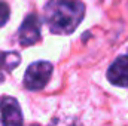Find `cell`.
Returning <instances> with one entry per match:
<instances>
[{
  "instance_id": "cell-1",
  "label": "cell",
  "mask_w": 128,
  "mask_h": 126,
  "mask_svg": "<svg viewBox=\"0 0 128 126\" xmlns=\"http://www.w3.org/2000/svg\"><path fill=\"white\" fill-rule=\"evenodd\" d=\"M85 15V4L80 0H49L45 6V21L51 33H73Z\"/></svg>"
},
{
  "instance_id": "cell-2",
  "label": "cell",
  "mask_w": 128,
  "mask_h": 126,
  "mask_svg": "<svg viewBox=\"0 0 128 126\" xmlns=\"http://www.w3.org/2000/svg\"><path fill=\"white\" fill-rule=\"evenodd\" d=\"M52 64L48 61H37L28 65L24 74V86L30 91H39L46 86L52 74Z\"/></svg>"
},
{
  "instance_id": "cell-5",
  "label": "cell",
  "mask_w": 128,
  "mask_h": 126,
  "mask_svg": "<svg viewBox=\"0 0 128 126\" xmlns=\"http://www.w3.org/2000/svg\"><path fill=\"white\" fill-rule=\"evenodd\" d=\"M107 79L112 85L128 88V55L118 57L107 70Z\"/></svg>"
},
{
  "instance_id": "cell-6",
  "label": "cell",
  "mask_w": 128,
  "mask_h": 126,
  "mask_svg": "<svg viewBox=\"0 0 128 126\" xmlns=\"http://www.w3.org/2000/svg\"><path fill=\"white\" fill-rule=\"evenodd\" d=\"M9 13H10L9 6H8L4 1L0 0V27H3V25L8 22V19H9Z\"/></svg>"
},
{
  "instance_id": "cell-4",
  "label": "cell",
  "mask_w": 128,
  "mask_h": 126,
  "mask_svg": "<svg viewBox=\"0 0 128 126\" xmlns=\"http://www.w3.org/2000/svg\"><path fill=\"white\" fill-rule=\"evenodd\" d=\"M3 126H22V113L18 101L12 96H3L0 101Z\"/></svg>"
},
{
  "instance_id": "cell-3",
  "label": "cell",
  "mask_w": 128,
  "mask_h": 126,
  "mask_svg": "<svg viewBox=\"0 0 128 126\" xmlns=\"http://www.w3.org/2000/svg\"><path fill=\"white\" fill-rule=\"evenodd\" d=\"M42 34H40V19L36 13H32L28 16H26V19L22 21L21 27H20V43L22 46H30L34 45L40 40Z\"/></svg>"
}]
</instances>
